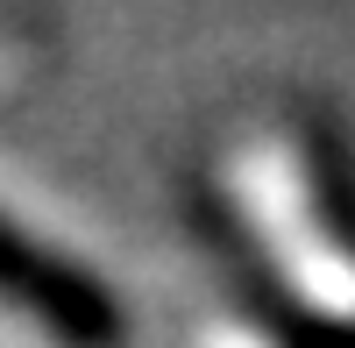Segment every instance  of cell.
I'll return each mask as SVG.
<instances>
[{"instance_id":"obj_1","label":"cell","mask_w":355,"mask_h":348,"mask_svg":"<svg viewBox=\"0 0 355 348\" xmlns=\"http://www.w3.org/2000/svg\"><path fill=\"white\" fill-rule=\"evenodd\" d=\"M185 214H192V227H199L206 256L220 263V277L234 284L242 313H249L277 348H355V313L313 306L299 284L284 277V263L270 256V242L256 235V220L234 207L220 185L192 178V185H185Z\"/></svg>"},{"instance_id":"obj_2","label":"cell","mask_w":355,"mask_h":348,"mask_svg":"<svg viewBox=\"0 0 355 348\" xmlns=\"http://www.w3.org/2000/svg\"><path fill=\"white\" fill-rule=\"evenodd\" d=\"M0 306L36 320L57 348H128L121 292L93 263L28 235L15 214H0Z\"/></svg>"},{"instance_id":"obj_3","label":"cell","mask_w":355,"mask_h":348,"mask_svg":"<svg viewBox=\"0 0 355 348\" xmlns=\"http://www.w3.org/2000/svg\"><path fill=\"white\" fill-rule=\"evenodd\" d=\"M291 142H299V178H306V199H313V220L355 263V150H348V135L327 114H299Z\"/></svg>"}]
</instances>
